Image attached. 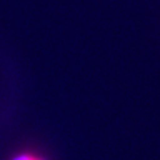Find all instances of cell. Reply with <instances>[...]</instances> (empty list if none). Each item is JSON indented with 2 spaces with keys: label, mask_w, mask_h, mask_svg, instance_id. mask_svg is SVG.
Returning <instances> with one entry per match:
<instances>
[{
  "label": "cell",
  "mask_w": 160,
  "mask_h": 160,
  "mask_svg": "<svg viewBox=\"0 0 160 160\" xmlns=\"http://www.w3.org/2000/svg\"><path fill=\"white\" fill-rule=\"evenodd\" d=\"M9 160H40V158H38L36 155H33V153H27V152H24V153L15 155V156H13L12 159H9Z\"/></svg>",
  "instance_id": "cell-1"
}]
</instances>
